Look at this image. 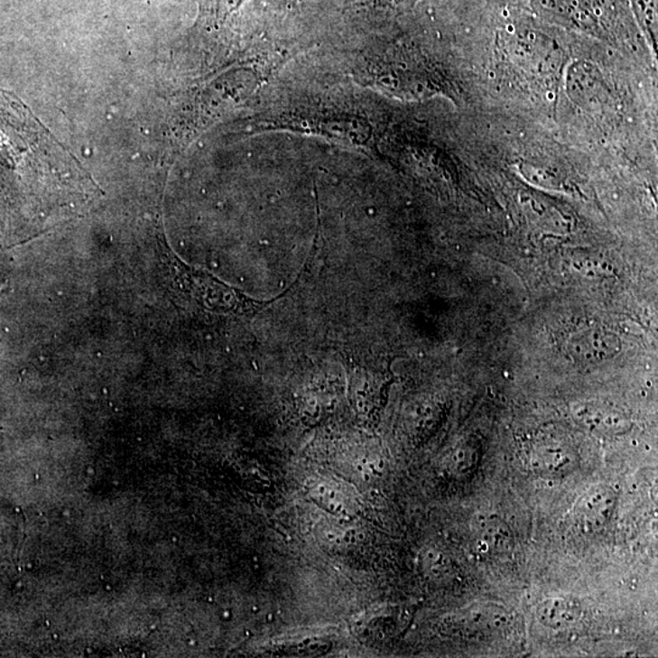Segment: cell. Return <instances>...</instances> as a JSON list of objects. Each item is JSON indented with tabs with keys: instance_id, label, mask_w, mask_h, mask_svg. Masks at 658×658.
Masks as SVG:
<instances>
[{
	"instance_id": "6da1fadb",
	"label": "cell",
	"mask_w": 658,
	"mask_h": 658,
	"mask_svg": "<svg viewBox=\"0 0 658 658\" xmlns=\"http://www.w3.org/2000/svg\"><path fill=\"white\" fill-rule=\"evenodd\" d=\"M100 188L15 97L0 89V244L15 246L88 207Z\"/></svg>"
},
{
	"instance_id": "7a4b0ae2",
	"label": "cell",
	"mask_w": 658,
	"mask_h": 658,
	"mask_svg": "<svg viewBox=\"0 0 658 658\" xmlns=\"http://www.w3.org/2000/svg\"><path fill=\"white\" fill-rule=\"evenodd\" d=\"M259 130H291L364 146L372 138L370 122L361 114L337 107L284 111L259 118Z\"/></svg>"
},
{
	"instance_id": "3957f363",
	"label": "cell",
	"mask_w": 658,
	"mask_h": 658,
	"mask_svg": "<svg viewBox=\"0 0 658 658\" xmlns=\"http://www.w3.org/2000/svg\"><path fill=\"white\" fill-rule=\"evenodd\" d=\"M616 504L617 496L611 487L604 484L590 487L574 507L578 524L587 531H597L605 527L614 516Z\"/></svg>"
},
{
	"instance_id": "277c9868",
	"label": "cell",
	"mask_w": 658,
	"mask_h": 658,
	"mask_svg": "<svg viewBox=\"0 0 658 658\" xmlns=\"http://www.w3.org/2000/svg\"><path fill=\"white\" fill-rule=\"evenodd\" d=\"M581 615L580 602L570 597L548 598L536 607L538 621L553 630L570 628L579 621Z\"/></svg>"
},
{
	"instance_id": "5b68a950",
	"label": "cell",
	"mask_w": 658,
	"mask_h": 658,
	"mask_svg": "<svg viewBox=\"0 0 658 658\" xmlns=\"http://www.w3.org/2000/svg\"><path fill=\"white\" fill-rule=\"evenodd\" d=\"M578 419L585 426L605 434H622L629 430L628 420L616 411L598 406H584L578 411Z\"/></svg>"
},
{
	"instance_id": "8992f818",
	"label": "cell",
	"mask_w": 658,
	"mask_h": 658,
	"mask_svg": "<svg viewBox=\"0 0 658 658\" xmlns=\"http://www.w3.org/2000/svg\"><path fill=\"white\" fill-rule=\"evenodd\" d=\"M466 628L472 630H499L508 625L506 609L500 606L479 604L466 608L461 614Z\"/></svg>"
},
{
	"instance_id": "52a82bcc",
	"label": "cell",
	"mask_w": 658,
	"mask_h": 658,
	"mask_svg": "<svg viewBox=\"0 0 658 658\" xmlns=\"http://www.w3.org/2000/svg\"><path fill=\"white\" fill-rule=\"evenodd\" d=\"M473 531L480 541L484 542L489 549L507 550L511 544V532L507 525L496 516H487V514H478L473 520Z\"/></svg>"
},
{
	"instance_id": "ba28073f",
	"label": "cell",
	"mask_w": 658,
	"mask_h": 658,
	"mask_svg": "<svg viewBox=\"0 0 658 658\" xmlns=\"http://www.w3.org/2000/svg\"><path fill=\"white\" fill-rule=\"evenodd\" d=\"M309 490L312 499L329 514H336V516L348 514V506L343 494L330 484L322 482V480L313 482Z\"/></svg>"
},
{
	"instance_id": "9c48e42d",
	"label": "cell",
	"mask_w": 658,
	"mask_h": 658,
	"mask_svg": "<svg viewBox=\"0 0 658 658\" xmlns=\"http://www.w3.org/2000/svg\"><path fill=\"white\" fill-rule=\"evenodd\" d=\"M420 566L426 577L437 583L449 580L454 570L451 560L437 549L423 550L420 555Z\"/></svg>"
},
{
	"instance_id": "30bf717a",
	"label": "cell",
	"mask_w": 658,
	"mask_h": 658,
	"mask_svg": "<svg viewBox=\"0 0 658 658\" xmlns=\"http://www.w3.org/2000/svg\"><path fill=\"white\" fill-rule=\"evenodd\" d=\"M536 471L546 475H559L570 468V456L561 449H545L533 458Z\"/></svg>"
},
{
	"instance_id": "8fae6325",
	"label": "cell",
	"mask_w": 658,
	"mask_h": 658,
	"mask_svg": "<svg viewBox=\"0 0 658 658\" xmlns=\"http://www.w3.org/2000/svg\"><path fill=\"white\" fill-rule=\"evenodd\" d=\"M348 536H349V533L343 531V529L337 527V525H323L320 529V539L329 545L338 546L344 544V542H349Z\"/></svg>"
}]
</instances>
